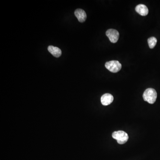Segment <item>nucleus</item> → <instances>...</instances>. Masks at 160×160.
<instances>
[{
    "instance_id": "39448f33",
    "label": "nucleus",
    "mask_w": 160,
    "mask_h": 160,
    "mask_svg": "<svg viewBox=\"0 0 160 160\" xmlns=\"http://www.w3.org/2000/svg\"><path fill=\"white\" fill-rule=\"evenodd\" d=\"M101 101L103 105L107 106L113 102L114 101V96L111 94H104L101 97Z\"/></svg>"
},
{
    "instance_id": "20e7f679",
    "label": "nucleus",
    "mask_w": 160,
    "mask_h": 160,
    "mask_svg": "<svg viewBox=\"0 0 160 160\" xmlns=\"http://www.w3.org/2000/svg\"><path fill=\"white\" fill-rule=\"evenodd\" d=\"M106 35L112 43H116L119 39V32L115 29H108L106 31Z\"/></svg>"
},
{
    "instance_id": "6e6552de",
    "label": "nucleus",
    "mask_w": 160,
    "mask_h": 160,
    "mask_svg": "<svg viewBox=\"0 0 160 160\" xmlns=\"http://www.w3.org/2000/svg\"><path fill=\"white\" fill-rule=\"evenodd\" d=\"M48 50L49 53L56 58H59L61 55V51L59 48L53 46H49L48 48Z\"/></svg>"
},
{
    "instance_id": "423d86ee",
    "label": "nucleus",
    "mask_w": 160,
    "mask_h": 160,
    "mask_svg": "<svg viewBox=\"0 0 160 160\" xmlns=\"http://www.w3.org/2000/svg\"><path fill=\"white\" fill-rule=\"evenodd\" d=\"M74 14L80 22H84L86 20L87 15L84 10L80 9H77L75 11Z\"/></svg>"
},
{
    "instance_id": "7ed1b4c3",
    "label": "nucleus",
    "mask_w": 160,
    "mask_h": 160,
    "mask_svg": "<svg viewBox=\"0 0 160 160\" xmlns=\"http://www.w3.org/2000/svg\"><path fill=\"white\" fill-rule=\"evenodd\" d=\"M105 67L109 71L116 73L118 72L121 70L122 66L117 61H111L107 62L105 63Z\"/></svg>"
},
{
    "instance_id": "0eeeda50",
    "label": "nucleus",
    "mask_w": 160,
    "mask_h": 160,
    "mask_svg": "<svg viewBox=\"0 0 160 160\" xmlns=\"http://www.w3.org/2000/svg\"><path fill=\"white\" fill-rule=\"evenodd\" d=\"M136 11L142 16H146L149 13V10L146 5L140 4L137 5L135 8Z\"/></svg>"
},
{
    "instance_id": "1a4fd4ad",
    "label": "nucleus",
    "mask_w": 160,
    "mask_h": 160,
    "mask_svg": "<svg viewBox=\"0 0 160 160\" xmlns=\"http://www.w3.org/2000/svg\"><path fill=\"white\" fill-rule=\"evenodd\" d=\"M148 43L150 49L154 48L157 43V40L155 37H151L148 39Z\"/></svg>"
},
{
    "instance_id": "f257e3e1",
    "label": "nucleus",
    "mask_w": 160,
    "mask_h": 160,
    "mask_svg": "<svg viewBox=\"0 0 160 160\" xmlns=\"http://www.w3.org/2000/svg\"><path fill=\"white\" fill-rule=\"evenodd\" d=\"M143 98L144 101L152 104L156 102L157 99V92L154 89L148 88L143 93Z\"/></svg>"
},
{
    "instance_id": "f03ea898",
    "label": "nucleus",
    "mask_w": 160,
    "mask_h": 160,
    "mask_svg": "<svg viewBox=\"0 0 160 160\" xmlns=\"http://www.w3.org/2000/svg\"><path fill=\"white\" fill-rule=\"evenodd\" d=\"M112 137L117 141V143L120 145L125 144L129 139L127 133L123 131H115L112 133Z\"/></svg>"
}]
</instances>
